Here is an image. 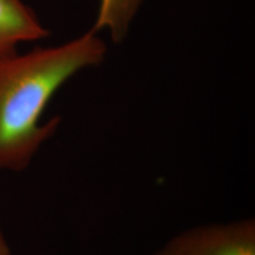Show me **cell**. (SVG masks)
<instances>
[{
  "label": "cell",
  "mask_w": 255,
  "mask_h": 255,
  "mask_svg": "<svg viewBox=\"0 0 255 255\" xmlns=\"http://www.w3.org/2000/svg\"><path fill=\"white\" fill-rule=\"evenodd\" d=\"M0 255H12L11 247H9L1 227H0Z\"/></svg>",
  "instance_id": "obj_5"
},
{
  "label": "cell",
  "mask_w": 255,
  "mask_h": 255,
  "mask_svg": "<svg viewBox=\"0 0 255 255\" xmlns=\"http://www.w3.org/2000/svg\"><path fill=\"white\" fill-rule=\"evenodd\" d=\"M152 255H255V220L238 219L184 229Z\"/></svg>",
  "instance_id": "obj_2"
},
{
  "label": "cell",
  "mask_w": 255,
  "mask_h": 255,
  "mask_svg": "<svg viewBox=\"0 0 255 255\" xmlns=\"http://www.w3.org/2000/svg\"><path fill=\"white\" fill-rule=\"evenodd\" d=\"M49 33L24 0H0V59L17 53L21 44L45 39Z\"/></svg>",
  "instance_id": "obj_3"
},
{
  "label": "cell",
  "mask_w": 255,
  "mask_h": 255,
  "mask_svg": "<svg viewBox=\"0 0 255 255\" xmlns=\"http://www.w3.org/2000/svg\"><path fill=\"white\" fill-rule=\"evenodd\" d=\"M144 0H100L94 26L96 32H107L115 44L127 39L130 27Z\"/></svg>",
  "instance_id": "obj_4"
},
{
  "label": "cell",
  "mask_w": 255,
  "mask_h": 255,
  "mask_svg": "<svg viewBox=\"0 0 255 255\" xmlns=\"http://www.w3.org/2000/svg\"><path fill=\"white\" fill-rule=\"evenodd\" d=\"M107 52L90 28L63 44L0 59V171L30 167L62 123L60 116L43 122L51 100L79 72L101 65Z\"/></svg>",
  "instance_id": "obj_1"
}]
</instances>
